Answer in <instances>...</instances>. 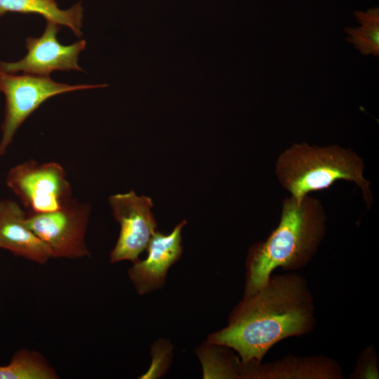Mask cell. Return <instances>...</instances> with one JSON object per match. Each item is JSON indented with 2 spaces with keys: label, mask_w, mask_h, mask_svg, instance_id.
I'll use <instances>...</instances> for the list:
<instances>
[{
  "label": "cell",
  "mask_w": 379,
  "mask_h": 379,
  "mask_svg": "<svg viewBox=\"0 0 379 379\" xmlns=\"http://www.w3.org/2000/svg\"><path fill=\"white\" fill-rule=\"evenodd\" d=\"M311 321V303L302 281L292 276L277 277L245 295L228 325L211 334L208 342L234 349L244 364H258L272 346L302 334Z\"/></svg>",
  "instance_id": "obj_1"
},
{
  "label": "cell",
  "mask_w": 379,
  "mask_h": 379,
  "mask_svg": "<svg viewBox=\"0 0 379 379\" xmlns=\"http://www.w3.org/2000/svg\"><path fill=\"white\" fill-rule=\"evenodd\" d=\"M326 213L319 200L284 199L280 221L264 241L253 246L247 262L245 295L265 286L277 267L297 268L313 256L326 230Z\"/></svg>",
  "instance_id": "obj_2"
},
{
  "label": "cell",
  "mask_w": 379,
  "mask_h": 379,
  "mask_svg": "<svg viewBox=\"0 0 379 379\" xmlns=\"http://www.w3.org/2000/svg\"><path fill=\"white\" fill-rule=\"evenodd\" d=\"M364 167L362 159L350 149L301 142L279 154L275 174L280 185L298 201L312 192L328 189L338 180L352 182L359 187L368 209L373 197L371 183L364 176Z\"/></svg>",
  "instance_id": "obj_3"
},
{
  "label": "cell",
  "mask_w": 379,
  "mask_h": 379,
  "mask_svg": "<svg viewBox=\"0 0 379 379\" xmlns=\"http://www.w3.org/2000/svg\"><path fill=\"white\" fill-rule=\"evenodd\" d=\"M107 86L69 85L56 82L49 77L29 74L15 75L0 70V91L6 98L4 119L1 125L0 157L7 151L22 124L46 100L69 91Z\"/></svg>",
  "instance_id": "obj_4"
},
{
  "label": "cell",
  "mask_w": 379,
  "mask_h": 379,
  "mask_svg": "<svg viewBox=\"0 0 379 379\" xmlns=\"http://www.w3.org/2000/svg\"><path fill=\"white\" fill-rule=\"evenodd\" d=\"M6 182L29 213L54 211L72 199L66 172L56 162L39 164L29 160L20 163L9 170Z\"/></svg>",
  "instance_id": "obj_5"
},
{
  "label": "cell",
  "mask_w": 379,
  "mask_h": 379,
  "mask_svg": "<svg viewBox=\"0 0 379 379\" xmlns=\"http://www.w3.org/2000/svg\"><path fill=\"white\" fill-rule=\"evenodd\" d=\"M90 207L72 199L54 211L28 213L27 226L48 248L52 258H80L89 255L85 235Z\"/></svg>",
  "instance_id": "obj_6"
},
{
  "label": "cell",
  "mask_w": 379,
  "mask_h": 379,
  "mask_svg": "<svg viewBox=\"0 0 379 379\" xmlns=\"http://www.w3.org/2000/svg\"><path fill=\"white\" fill-rule=\"evenodd\" d=\"M112 215L120 225L117 241L109 255L112 263L124 260L133 262L145 250L157 232V221L152 213L154 204L146 196L134 191L109 197Z\"/></svg>",
  "instance_id": "obj_7"
},
{
  "label": "cell",
  "mask_w": 379,
  "mask_h": 379,
  "mask_svg": "<svg viewBox=\"0 0 379 379\" xmlns=\"http://www.w3.org/2000/svg\"><path fill=\"white\" fill-rule=\"evenodd\" d=\"M60 25L47 20L43 34L26 39L27 53L13 62L0 61V70L7 73L49 77L52 72L83 69L78 65L79 54L85 48L86 41L81 40L69 46L62 45L57 39Z\"/></svg>",
  "instance_id": "obj_8"
},
{
  "label": "cell",
  "mask_w": 379,
  "mask_h": 379,
  "mask_svg": "<svg viewBox=\"0 0 379 379\" xmlns=\"http://www.w3.org/2000/svg\"><path fill=\"white\" fill-rule=\"evenodd\" d=\"M186 223V220H182L168 234L157 231L147 247L146 258L138 259L128 270L139 295H145L163 287L169 268L182 255L181 232Z\"/></svg>",
  "instance_id": "obj_9"
},
{
  "label": "cell",
  "mask_w": 379,
  "mask_h": 379,
  "mask_svg": "<svg viewBox=\"0 0 379 379\" xmlns=\"http://www.w3.org/2000/svg\"><path fill=\"white\" fill-rule=\"evenodd\" d=\"M27 213L11 199L0 200V248L30 261L45 264L51 258L47 246L27 226Z\"/></svg>",
  "instance_id": "obj_10"
},
{
  "label": "cell",
  "mask_w": 379,
  "mask_h": 379,
  "mask_svg": "<svg viewBox=\"0 0 379 379\" xmlns=\"http://www.w3.org/2000/svg\"><path fill=\"white\" fill-rule=\"evenodd\" d=\"M8 12L39 14L46 20L70 28L78 36H82L83 8L79 2L67 10H62L55 0H0V17Z\"/></svg>",
  "instance_id": "obj_11"
},
{
  "label": "cell",
  "mask_w": 379,
  "mask_h": 379,
  "mask_svg": "<svg viewBox=\"0 0 379 379\" xmlns=\"http://www.w3.org/2000/svg\"><path fill=\"white\" fill-rule=\"evenodd\" d=\"M54 368L42 354L29 350L15 353L10 362L0 365V379H55Z\"/></svg>",
  "instance_id": "obj_12"
},
{
  "label": "cell",
  "mask_w": 379,
  "mask_h": 379,
  "mask_svg": "<svg viewBox=\"0 0 379 379\" xmlns=\"http://www.w3.org/2000/svg\"><path fill=\"white\" fill-rule=\"evenodd\" d=\"M354 15L360 24L357 27H345L346 41L364 55H379V8L355 11Z\"/></svg>",
  "instance_id": "obj_13"
},
{
  "label": "cell",
  "mask_w": 379,
  "mask_h": 379,
  "mask_svg": "<svg viewBox=\"0 0 379 379\" xmlns=\"http://www.w3.org/2000/svg\"><path fill=\"white\" fill-rule=\"evenodd\" d=\"M198 352L204 368V378H234L237 375L233 363L222 354L218 345L208 342Z\"/></svg>",
  "instance_id": "obj_14"
},
{
  "label": "cell",
  "mask_w": 379,
  "mask_h": 379,
  "mask_svg": "<svg viewBox=\"0 0 379 379\" xmlns=\"http://www.w3.org/2000/svg\"><path fill=\"white\" fill-rule=\"evenodd\" d=\"M171 351L172 347L169 343L164 340L157 341L152 347V366L141 378H157L162 375L168 366Z\"/></svg>",
  "instance_id": "obj_15"
}]
</instances>
